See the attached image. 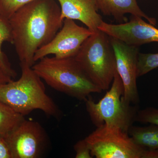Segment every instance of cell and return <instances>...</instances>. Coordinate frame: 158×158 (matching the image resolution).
I'll use <instances>...</instances> for the list:
<instances>
[{
    "instance_id": "cell-6",
    "label": "cell",
    "mask_w": 158,
    "mask_h": 158,
    "mask_svg": "<svg viewBox=\"0 0 158 158\" xmlns=\"http://www.w3.org/2000/svg\"><path fill=\"white\" fill-rule=\"evenodd\" d=\"M91 155L96 158H142L145 150L123 130L104 124L85 138Z\"/></svg>"
},
{
    "instance_id": "cell-5",
    "label": "cell",
    "mask_w": 158,
    "mask_h": 158,
    "mask_svg": "<svg viewBox=\"0 0 158 158\" xmlns=\"http://www.w3.org/2000/svg\"><path fill=\"white\" fill-rule=\"evenodd\" d=\"M123 94V83L117 72L110 89L98 102L89 97L85 101L87 112L96 127L108 125L128 133L138 109L137 105L133 106L125 101Z\"/></svg>"
},
{
    "instance_id": "cell-8",
    "label": "cell",
    "mask_w": 158,
    "mask_h": 158,
    "mask_svg": "<svg viewBox=\"0 0 158 158\" xmlns=\"http://www.w3.org/2000/svg\"><path fill=\"white\" fill-rule=\"evenodd\" d=\"M5 138L12 158H39L47 139L45 132L39 123L26 119Z\"/></svg>"
},
{
    "instance_id": "cell-1",
    "label": "cell",
    "mask_w": 158,
    "mask_h": 158,
    "mask_svg": "<svg viewBox=\"0 0 158 158\" xmlns=\"http://www.w3.org/2000/svg\"><path fill=\"white\" fill-rule=\"evenodd\" d=\"M12 42L20 64L32 67L37 51L62 28L61 9L55 0H36L23 6L9 19Z\"/></svg>"
},
{
    "instance_id": "cell-19",
    "label": "cell",
    "mask_w": 158,
    "mask_h": 158,
    "mask_svg": "<svg viewBox=\"0 0 158 158\" xmlns=\"http://www.w3.org/2000/svg\"><path fill=\"white\" fill-rule=\"evenodd\" d=\"M76 158H91L90 147L85 138L77 142L74 146Z\"/></svg>"
},
{
    "instance_id": "cell-16",
    "label": "cell",
    "mask_w": 158,
    "mask_h": 158,
    "mask_svg": "<svg viewBox=\"0 0 158 158\" xmlns=\"http://www.w3.org/2000/svg\"><path fill=\"white\" fill-rule=\"evenodd\" d=\"M158 67V53H139L137 65L138 77L143 76Z\"/></svg>"
},
{
    "instance_id": "cell-14",
    "label": "cell",
    "mask_w": 158,
    "mask_h": 158,
    "mask_svg": "<svg viewBox=\"0 0 158 158\" xmlns=\"http://www.w3.org/2000/svg\"><path fill=\"white\" fill-rule=\"evenodd\" d=\"M24 119V116L0 101V136L6 138Z\"/></svg>"
},
{
    "instance_id": "cell-10",
    "label": "cell",
    "mask_w": 158,
    "mask_h": 158,
    "mask_svg": "<svg viewBox=\"0 0 158 158\" xmlns=\"http://www.w3.org/2000/svg\"><path fill=\"white\" fill-rule=\"evenodd\" d=\"M98 29L108 36L130 45L158 42V29L145 22L142 18L132 15L129 22L112 24L103 21Z\"/></svg>"
},
{
    "instance_id": "cell-4",
    "label": "cell",
    "mask_w": 158,
    "mask_h": 158,
    "mask_svg": "<svg viewBox=\"0 0 158 158\" xmlns=\"http://www.w3.org/2000/svg\"><path fill=\"white\" fill-rule=\"evenodd\" d=\"M74 57L98 88L102 91L110 89L117 72L110 36L99 30L94 32L86 40Z\"/></svg>"
},
{
    "instance_id": "cell-3",
    "label": "cell",
    "mask_w": 158,
    "mask_h": 158,
    "mask_svg": "<svg viewBox=\"0 0 158 158\" xmlns=\"http://www.w3.org/2000/svg\"><path fill=\"white\" fill-rule=\"evenodd\" d=\"M32 69L51 88L80 101L102 90L93 84L74 57H44Z\"/></svg>"
},
{
    "instance_id": "cell-21",
    "label": "cell",
    "mask_w": 158,
    "mask_h": 158,
    "mask_svg": "<svg viewBox=\"0 0 158 158\" xmlns=\"http://www.w3.org/2000/svg\"><path fill=\"white\" fill-rule=\"evenodd\" d=\"M12 79L0 65V85L10 82Z\"/></svg>"
},
{
    "instance_id": "cell-17",
    "label": "cell",
    "mask_w": 158,
    "mask_h": 158,
    "mask_svg": "<svg viewBox=\"0 0 158 158\" xmlns=\"http://www.w3.org/2000/svg\"><path fill=\"white\" fill-rule=\"evenodd\" d=\"M36 0H0V14L9 20L23 6Z\"/></svg>"
},
{
    "instance_id": "cell-20",
    "label": "cell",
    "mask_w": 158,
    "mask_h": 158,
    "mask_svg": "<svg viewBox=\"0 0 158 158\" xmlns=\"http://www.w3.org/2000/svg\"><path fill=\"white\" fill-rule=\"evenodd\" d=\"M0 158H12L11 150L6 138L0 136Z\"/></svg>"
},
{
    "instance_id": "cell-15",
    "label": "cell",
    "mask_w": 158,
    "mask_h": 158,
    "mask_svg": "<svg viewBox=\"0 0 158 158\" xmlns=\"http://www.w3.org/2000/svg\"><path fill=\"white\" fill-rule=\"evenodd\" d=\"M5 41L12 42L11 28L9 20L0 14V65L12 78L16 76L15 71L11 68L7 57L2 51V44Z\"/></svg>"
},
{
    "instance_id": "cell-12",
    "label": "cell",
    "mask_w": 158,
    "mask_h": 158,
    "mask_svg": "<svg viewBox=\"0 0 158 158\" xmlns=\"http://www.w3.org/2000/svg\"><path fill=\"white\" fill-rule=\"evenodd\" d=\"M95 2L98 9L105 15L113 16L118 20H125V15L131 14L145 19L153 25L156 23L155 19L149 17L141 10L136 0H95Z\"/></svg>"
},
{
    "instance_id": "cell-7",
    "label": "cell",
    "mask_w": 158,
    "mask_h": 158,
    "mask_svg": "<svg viewBox=\"0 0 158 158\" xmlns=\"http://www.w3.org/2000/svg\"><path fill=\"white\" fill-rule=\"evenodd\" d=\"M94 33L88 28L78 25L73 20L65 19L62 28L52 39L37 51L34 62L51 55L57 58L74 57L86 40Z\"/></svg>"
},
{
    "instance_id": "cell-9",
    "label": "cell",
    "mask_w": 158,
    "mask_h": 158,
    "mask_svg": "<svg viewBox=\"0 0 158 158\" xmlns=\"http://www.w3.org/2000/svg\"><path fill=\"white\" fill-rule=\"evenodd\" d=\"M110 37L116 58V69L124 87L123 98L128 103L138 105L140 102L137 85L138 48Z\"/></svg>"
},
{
    "instance_id": "cell-11",
    "label": "cell",
    "mask_w": 158,
    "mask_h": 158,
    "mask_svg": "<svg viewBox=\"0 0 158 158\" xmlns=\"http://www.w3.org/2000/svg\"><path fill=\"white\" fill-rule=\"evenodd\" d=\"M61 9V18L77 20L84 23L90 31H98L103 21L98 13L95 0H57Z\"/></svg>"
},
{
    "instance_id": "cell-2",
    "label": "cell",
    "mask_w": 158,
    "mask_h": 158,
    "mask_svg": "<svg viewBox=\"0 0 158 158\" xmlns=\"http://www.w3.org/2000/svg\"><path fill=\"white\" fill-rule=\"evenodd\" d=\"M22 74L16 81L0 85V101L24 116L35 110L58 118L59 107L47 94L41 79L32 67L20 64Z\"/></svg>"
},
{
    "instance_id": "cell-13",
    "label": "cell",
    "mask_w": 158,
    "mask_h": 158,
    "mask_svg": "<svg viewBox=\"0 0 158 158\" xmlns=\"http://www.w3.org/2000/svg\"><path fill=\"white\" fill-rule=\"evenodd\" d=\"M137 145L146 150L158 149V126L150 124L145 127L132 125L128 131Z\"/></svg>"
},
{
    "instance_id": "cell-18",
    "label": "cell",
    "mask_w": 158,
    "mask_h": 158,
    "mask_svg": "<svg viewBox=\"0 0 158 158\" xmlns=\"http://www.w3.org/2000/svg\"><path fill=\"white\" fill-rule=\"evenodd\" d=\"M135 122L154 124L158 126V108L150 107L138 110L135 118Z\"/></svg>"
}]
</instances>
